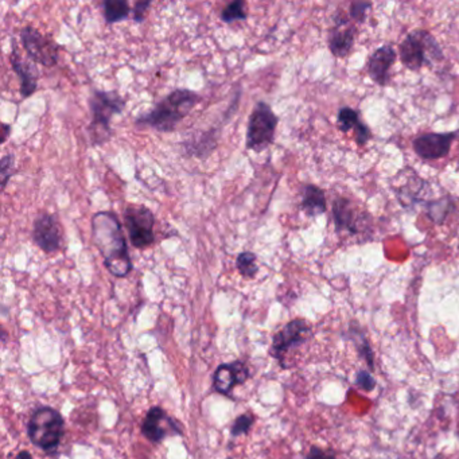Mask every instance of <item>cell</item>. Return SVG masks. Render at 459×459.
I'll use <instances>...</instances> for the list:
<instances>
[{
  "label": "cell",
  "instance_id": "cell-17",
  "mask_svg": "<svg viewBox=\"0 0 459 459\" xmlns=\"http://www.w3.org/2000/svg\"><path fill=\"white\" fill-rule=\"evenodd\" d=\"M339 127L342 133H349L353 130L356 133V140L360 145H365L371 139V131L360 120L359 113L349 107L339 109Z\"/></svg>",
  "mask_w": 459,
  "mask_h": 459
},
{
  "label": "cell",
  "instance_id": "cell-18",
  "mask_svg": "<svg viewBox=\"0 0 459 459\" xmlns=\"http://www.w3.org/2000/svg\"><path fill=\"white\" fill-rule=\"evenodd\" d=\"M303 212L309 217H316L326 212V197L322 189L314 185H304L302 189Z\"/></svg>",
  "mask_w": 459,
  "mask_h": 459
},
{
  "label": "cell",
  "instance_id": "cell-8",
  "mask_svg": "<svg viewBox=\"0 0 459 459\" xmlns=\"http://www.w3.org/2000/svg\"><path fill=\"white\" fill-rule=\"evenodd\" d=\"M310 334L311 329L304 319H294L274 336L269 353L283 368H286L284 361L289 351L306 344Z\"/></svg>",
  "mask_w": 459,
  "mask_h": 459
},
{
  "label": "cell",
  "instance_id": "cell-14",
  "mask_svg": "<svg viewBox=\"0 0 459 459\" xmlns=\"http://www.w3.org/2000/svg\"><path fill=\"white\" fill-rule=\"evenodd\" d=\"M12 69L14 72L18 74L21 80V93L22 96L30 97L36 91L38 86V78H39V72L36 68V62L33 61L24 60L19 54L15 43H12L11 56Z\"/></svg>",
  "mask_w": 459,
  "mask_h": 459
},
{
  "label": "cell",
  "instance_id": "cell-3",
  "mask_svg": "<svg viewBox=\"0 0 459 459\" xmlns=\"http://www.w3.org/2000/svg\"><path fill=\"white\" fill-rule=\"evenodd\" d=\"M89 107L92 112V121L88 127L89 139L92 145H104L112 136V118L124 110L125 98L118 91H93Z\"/></svg>",
  "mask_w": 459,
  "mask_h": 459
},
{
  "label": "cell",
  "instance_id": "cell-2",
  "mask_svg": "<svg viewBox=\"0 0 459 459\" xmlns=\"http://www.w3.org/2000/svg\"><path fill=\"white\" fill-rule=\"evenodd\" d=\"M202 97L190 89H174L154 108L135 119L136 125H145L159 133H171L177 128Z\"/></svg>",
  "mask_w": 459,
  "mask_h": 459
},
{
  "label": "cell",
  "instance_id": "cell-31",
  "mask_svg": "<svg viewBox=\"0 0 459 459\" xmlns=\"http://www.w3.org/2000/svg\"><path fill=\"white\" fill-rule=\"evenodd\" d=\"M306 459H336V455L331 451H326L318 446H313V448H310V451L306 455Z\"/></svg>",
  "mask_w": 459,
  "mask_h": 459
},
{
  "label": "cell",
  "instance_id": "cell-26",
  "mask_svg": "<svg viewBox=\"0 0 459 459\" xmlns=\"http://www.w3.org/2000/svg\"><path fill=\"white\" fill-rule=\"evenodd\" d=\"M254 416L252 412H245L242 413V416H239L234 423L232 426V436H240L242 434H247L251 428V426L254 424Z\"/></svg>",
  "mask_w": 459,
  "mask_h": 459
},
{
  "label": "cell",
  "instance_id": "cell-22",
  "mask_svg": "<svg viewBox=\"0 0 459 459\" xmlns=\"http://www.w3.org/2000/svg\"><path fill=\"white\" fill-rule=\"evenodd\" d=\"M236 267L244 278H254V275L259 271V267L256 264V254L249 251H244L237 256Z\"/></svg>",
  "mask_w": 459,
  "mask_h": 459
},
{
  "label": "cell",
  "instance_id": "cell-1",
  "mask_svg": "<svg viewBox=\"0 0 459 459\" xmlns=\"http://www.w3.org/2000/svg\"><path fill=\"white\" fill-rule=\"evenodd\" d=\"M92 234L109 274L125 278L133 271V259L118 216L113 212L96 213L92 217Z\"/></svg>",
  "mask_w": 459,
  "mask_h": 459
},
{
  "label": "cell",
  "instance_id": "cell-7",
  "mask_svg": "<svg viewBox=\"0 0 459 459\" xmlns=\"http://www.w3.org/2000/svg\"><path fill=\"white\" fill-rule=\"evenodd\" d=\"M124 222L130 242L138 249H145L155 242L154 213L145 205L131 204L124 210Z\"/></svg>",
  "mask_w": 459,
  "mask_h": 459
},
{
  "label": "cell",
  "instance_id": "cell-25",
  "mask_svg": "<svg viewBox=\"0 0 459 459\" xmlns=\"http://www.w3.org/2000/svg\"><path fill=\"white\" fill-rule=\"evenodd\" d=\"M15 172V155L14 154H6L4 157L0 159V183H1V190L6 189L7 183L10 181L12 175Z\"/></svg>",
  "mask_w": 459,
  "mask_h": 459
},
{
  "label": "cell",
  "instance_id": "cell-4",
  "mask_svg": "<svg viewBox=\"0 0 459 459\" xmlns=\"http://www.w3.org/2000/svg\"><path fill=\"white\" fill-rule=\"evenodd\" d=\"M65 431V421L60 412L51 407H41L31 413L27 424V435L36 448L54 453L60 446Z\"/></svg>",
  "mask_w": 459,
  "mask_h": 459
},
{
  "label": "cell",
  "instance_id": "cell-15",
  "mask_svg": "<svg viewBox=\"0 0 459 459\" xmlns=\"http://www.w3.org/2000/svg\"><path fill=\"white\" fill-rule=\"evenodd\" d=\"M396 61V51L391 45L377 48L368 61V72L376 84L384 86L389 78V69Z\"/></svg>",
  "mask_w": 459,
  "mask_h": 459
},
{
  "label": "cell",
  "instance_id": "cell-12",
  "mask_svg": "<svg viewBox=\"0 0 459 459\" xmlns=\"http://www.w3.org/2000/svg\"><path fill=\"white\" fill-rule=\"evenodd\" d=\"M142 434L150 442L159 443L169 434H181V428L174 423L165 410L160 407H153L145 415L142 424Z\"/></svg>",
  "mask_w": 459,
  "mask_h": 459
},
{
  "label": "cell",
  "instance_id": "cell-21",
  "mask_svg": "<svg viewBox=\"0 0 459 459\" xmlns=\"http://www.w3.org/2000/svg\"><path fill=\"white\" fill-rule=\"evenodd\" d=\"M104 18L108 24H115L128 18L131 9L125 0H105L103 3Z\"/></svg>",
  "mask_w": 459,
  "mask_h": 459
},
{
  "label": "cell",
  "instance_id": "cell-24",
  "mask_svg": "<svg viewBox=\"0 0 459 459\" xmlns=\"http://www.w3.org/2000/svg\"><path fill=\"white\" fill-rule=\"evenodd\" d=\"M247 18H248V14L245 12V1H242V0L232 1L221 11V21L225 24H233L236 21H245Z\"/></svg>",
  "mask_w": 459,
  "mask_h": 459
},
{
  "label": "cell",
  "instance_id": "cell-30",
  "mask_svg": "<svg viewBox=\"0 0 459 459\" xmlns=\"http://www.w3.org/2000/svg\"><path fill=\"white\" fill-rule=\"evenodd\" d=\"M151 6V1H136L135 3V7H133V19L135 22L138 24H142L145 21V14H147V10L150 9Z\"/></svg>",
  "mask_w": 459,
  "mask_h": 459
},
{
  "label": "cell",
  "instance_id": "cell-5",
  "mask_svg": "<svg viewBox=\"0 0 459 459\" xmlns=\"http://www.w3.org/2000/svg\"><path fill=\"white\" fill-rule=\"evenodd\" d=\"M401 62L411 71H419L424 65H433L443 58L442 48L428 31L418 30L404 38L400 43Z\"/></svg>",
  "mask_w": 459,
  "mask_h": 459
},
{
  "label": "cell",
  "instance_id": "cell-13",
  "mask_svg": "<svg viewBox=\"0 0 459 459\" xmlns=\"http://www.w3.org/2000/svg\"><path fill=\"white\" fill-rule=\"evenodd\" d=\"M249 377V369L242 361L220 365L213 375V388L221 395H230L236 386L244 384Z\"/></svg>",
  "mask_w": 459,
  "mask_h": 459
},
{
  "label": "cell",
  "instance_id": "cell-11",
  "mask_svg": "<svg viewBox=\"0 0 459 459\" xmlns=\"http://www.w3.org/2000/svg\"><path fill=\"white\" fill-rule=\"evenodd\" d=\"M458 133H426L413 140V150L424 160L446 157Z\"/></svg>",
  "mask_w": 459,
  "mask_h": 459
},
{
  "label": "cell",
  "instance_id": "cell-32",
  "mask_svg": "<svg viewBox=\"0 0 459 459\" xmlns=\"http://www.w3.org/2000/svg\"><path fill=\"white\" fill-rule=\"evenodd\" d=\"M1 143H6L9 136H10V133H11V127L9 124H1Z\"/></svg>",
  "mask_w": 459,
  "mask_h": 459
},
{
  "label": "cell",
  "instance_id": "cell-19",
  "mask_svg": "<svg viewBox=\"0 0 459 459\" xmlns=\"http://www.w3.org/2000/svg\"><path fill=\"white\" fill-rule=\"evenodd\" d=\"M217 145V138H216V128L207 131V133H201L200 138H195L192 140L185 142V150L189 155L192 157L204 159L209 154L213 153V150Z\"/></svg>",
  "mask_w": 459,
  "mask_h": 459
},
{
  "label": "cell",
  "instance_id": "cell-16",
  "mask_svg": "<svg viewBox=\"0 0 459 459\" xmlns=\"http://www.w3.org/2000/svg\"><path fill=\"white\" fill-rule=\"evenodd\" d=\"M329 48L336 57H346L354 43V29L346 19L339 16V22L329 33Z\"/></svg>",
  "mask_w": 459,
  "mask_h": 459
},
{
  "label": "cell",
  "instance_id": "cell-10",
  "mask_svg": "<svg viewBox=\"0 0 459 459\" xmlns=\"http://www.w3.org/2000/svg\"><path fill=\"white\" fill-rule=\"evenodd\" d=\"M33 242L46 254L57 252L62 242L60 221L56 215L41 213L33 225Z\"/></svg>",
  "mask_w": 459,
  "mask_h": 459
},
{
  "label": "cell",
  "instance_id": "cell-33",
  "mask_svg": "<svg viewBox=\"0 0 459 459\" xmlns=\"http://www.w3.org/2000/svg\"><path fill=\"white\" fill-rule=\"evenodd\" d=\"M16 459H33L29 451H21L18 455H16Z\"/></svg>",
  "mask_w": 459,
  "mask_h": 459
},
{
  "label": "cell",
  "instance_id": "cell-6",
  "mask_svg": "<svg viewBox=\"0 0 459 459\" xmlns=\"http://www.w3.org/2000/svg\"><path fill=\"white\" fill-rule=\"evenodd\" d=\"M278 123V116L267 103H256L247 127V148L262 151L272 145Z\"/></svg>",
  "mask_w": 459,
  "mask_h": 459
},
{
  "label": "cell",
  "instance_id": "cell-23",
  "mask_svg": "<svg viewBox=\"0 0 459 459\" xmlns=\"http://www.w3.org/2000/svg\"><path fill=\"white\" fill-rule=\"evenodd\" d=\"M453 209H454L453 201L446 197L436 202H431L427 207V213H428V217L431 218L435 224H442L445 218L448 217L450 210Z\"/></svg>",
  "mask_w": 459,
  "mask_h": 459
},
{
  "label": "cell",
  "instance_id": "cell-20",
  "mask_svg": "<svg viewBox=\"0 0 459 459\" xmlns=\"http://www.w3.org/2000/svg\"><path fill=\"white\" fill-rule=\"evenodd\" d=\"M333 216H334L337 230H349L351 233H357L356 215L353 212L349 200L337 198L333 205Z\"/></svg>",
  "mask_w": 459,
  "mask_h": 459
},
{
  "label": "cell",
  "instance_id": "cell-28",
  "mask_svg": "<svg viewBox=\"0 0 459 459\" xmlns=\"http://www.w3.org/2000/svg\"><path fill=\"white\" fill-rule=\"evenodd\" d=\"M356 386L363 389V392H372L376 388V380L369 372L360 371L356 376Z\"/></svg>",
  "mask_w": 459,
  "mask_h": 459
},
{
  "label": "cell",
  "instance_id": "cell-9",
  "mask_svg": "<svg viewBox=\"0 0 459 459\" xmlns=\"http://www.w3.org/2000/svg\"><path fill=\"white\" fill-rule=\"evenodd\" d=\"M21 39L24 51L29 58L45 66H54L58 62L60 46L48 39V36H42L36 27L26 26L21 30Z\"/></svg>",
  "mask_w": 459,
  "mask_h": 459
},
{
  "label": "cell",
  "instance_id": "cell-27",
  "mask_svg": "<svg viewBox=\"0 0 459 459\" xmlns=\"http://www.w3.org/2000/svg\"><path fill=\"white\" fill-rule=\"evenodd\" d=\"M353 339H354L356 344H357V349L360 351L361 357L368 363L369 369L373 372L375 371V359H373V351H372V348H371L368 339L363 337V333H360L357 339L356 337H353Z\"/></svg>",
  "mask_w": 459,
  "mask_h": 459
},
{
  "label": "cell",
  "instance_id": "cell-29",
  "mask_svg": "<svg viewBox=\"0 0 459 459\" xmlns=\"http://www.w3.org/2000/svg\"><path fill=\"white\" fill-rule=\"evenodd\" d=\"M372 4L371 3H363V1H356L351 3V16L353 19H356L357 22H363L365 15L368 9H371Z\"/></svg>",
  "mask_w": 459,
  "mask_h": 459
}]
</instances>
